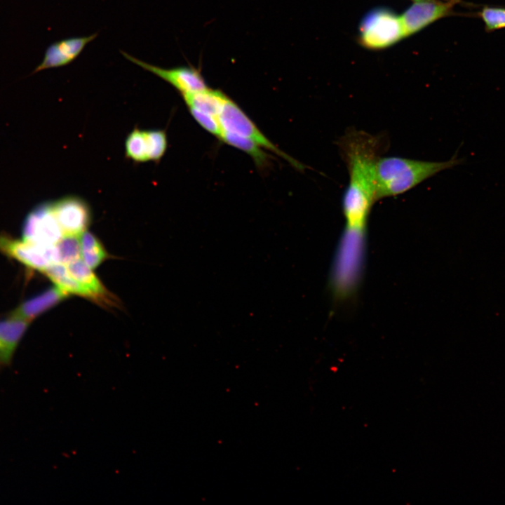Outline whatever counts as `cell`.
Segmentation results:
<instances>
[{"label":"cell","instance_id":"cell-1","mask_svg":"<svg viewBox=\"0 0 505 505\" xmlns=\"http://www.w3.org/2000/svg\"><path fill=\"white\" fill-rule=\"evenodd\" d=\"M337 144L349 173V183L342 198L345 228L367 231L368 216L377 201L375 166L384 140L381 135L349 129Z\"/></svg>","mask_w":505,"mask_h":505},{"label":"cell","instance_id":"cell-2","mask_svg":"<svg viewBox=\"0 0 505 505\" xmlns=\"http://www.w3.org/2000/svg\"><path fill=\"white\" fill-rule=\"evenodd\" d=\"M464 161L463 158H457V152L445 161L379 156L375 166L377 200L405 193L428 178Z\"/></svg>","mask_w":505,"mask_h":505},{"label":"cell","instance_id":"cell-3","mask_svg":"<svg viewBox=\"0 0 505 505\" xmlns=\"http://www.w3.org/2000/svg\"><path fill=\"white\" fill-rule=\"evenodd\" d=\"M367 231L344 229L332 262L330 285L334 297L343 300L356 292L363 269Z\"/></svg>","mask_w":505,"mask_h":505},{"label":"cell","instance_id":"cell-4","mask_svg":"<svg viewBox=\"0 0 505 505\" xmlns=\"http://www.w3.org/2000/svg\"><path fill=\"white\" fill-rule=\"evenodd\" d=\"M403 37L400 18L387 9L370 12L360 25V41L370 49L388 47Z\"/></svg>","mask_w":505,"mask_h":505},{"label":"cell","instance_id":"cell-5","mask_svg":"<svg viewBox=\"0 0 505 505\" xmlns=\"http://www.w3.org/2000/svg\"><path fill=\"white\" fill-rule=\"evenodd\" d=\"M218 119L222 130L246 137L262 147L269 149L282 157L297 169L303 170L304 168V165L273 144L229 97L224 103Z\"/></svg>","mask_w":505,"mask_h":505},{"label":"cell","instance_id":"cell-6","mask_svg":"<svg viewBox=\"0 0 505 505\" xmlns=\"http://www.w3.org/2000/svg\"><path fill=\"white\" fill-rule=\"evenodd\" d=\"M0 252L28 268L42 272L50 265L60 263L55 244L41 245L0 235Z\"/></svg>","mask_w":505,"mask_h":505},{"label":"cell","instance_id":"cell-7","mask_svg":"<svg viewBox=\"0 0 505 505\" xmlns=\"http://www.w3.org/2000/svg\"><path fill=\"white\" fill-rule=\"evenodd\" d=\"M63 236L55 218L52 203H43L34 208L22 225V239L41 245H55Z\"/></svg>","mask_w":505,"mask_h":505},{"label":"cell","instance_id":"cell-8","mask_svg":"<svg viewBox=\"0 0 505 505\" xmlns=\"http://www.w3.org/2000/svg\"><path fill=\"white\" fill-rule=\"evenodd\" d=\"M121 53L127 60L168 82L180 91L181 95L198 92L208 87L200 69L194 66H179L164 69L145 62L126 52Z\"/></svg>","mask_w":505,"mask_h":505},{"label":"cell","instance_id":"cell-9","mask_svg":"<svg viewBox=\"0 0 505 505\" xmlns=\"http://www.w3.org/2000/svg\"><path fill=\"white\" fill-rule=\"evenodd\" d=\"M458 0L417 1L400 17L404 37L415 34L434 21L450 15Z\"/></svg>","mask_w":505,"mask_h":505},{"label":"cell","instance_id":"cell-10","mask_svg":"<svg viewBox=\"0 0 505 505\" xmlns=\"http://www.w3.org/2000/svg\"><path fill=\"white\" fill-rule=\"evenodd\" d=\"M55 218L63 235H78L86 231L90 222L88 204L76 196H66L52 203Z\"/></svg>","mask_w":505,"mask_h":505},{"label":"cell","instance_id":"cell-11","mask_svg":"<svg viewBox=\"0 0 505 505\" xmlns=\"http://www.w3.org/2000/svg\"><path fill=\"white\" fill-rule=\"evenodd\" d=\"M97 36V34H93L87 36L71 37L51 43L46 48L41 62L36 67L34 73L70 64Z\"/></svg>","mask_w":505,"mask_h":505},{"label":"cell","instance_id":"cell-12","mask_svg":"<svg viewBox=\"0 0 505 505\" xmlns=\"http://www.w3.org/2000/svg\"><path fill=\"white\" fill-rule=\"evenodd\" d=\"M69 295L68 293L55 285L20 304L11 312L9 316L29 322V321L32 320L60 302Z\"/></svg>","mask_w":505,"mask_h":505},{"label":"cell","instance_id":"cell-13","mask_svg":"<svg viewBox=\"0 0 505 505\" xmlns=\"http://www.w3.org/2000/svg\"><path fill=\"white\" fill-rule=\"evenodd\" d=\"M28 324L27 321L11 316L0 321V364L10 363Z\"/></svg>","mask_w":505,"mask_h":505},{"label":"cell","instance_id":"cell-14","mask_svg":"<svg viewBox=\"0 0 505 505\" xmlns=\"http://www.w3.org/2000/svg\"><path fill=\"white\" fill-rule=\"evenodd\" d=\"M66 266L71 276L90 293L91 299L99 302L110 299L105 287L83 260L79 259Z\"/></svg>","mask_w":505,"mask_h":505},{"label":"cell","instance_id":"cell-15","mask_svg":"<svg viewBox=\"0 0 505 505\" xmlns=\"http://www.w3.org/2000/svg\"><path fill=\"white\" fill-rule=\"evenodd\" d=\"M182 96L189 108H194L217 117L229 97L221 90L209 87L198 92L182 94Z\"/></svg>","mask_w":505,"mask_h":505},{"label":"cell","instance_id":"cell-16","mask_svg":"<svg viewBox=\"0 0 505 505\" xmlns=\"http://www.w3.org/2000/svg\"><path fill=\"white\" fill-rule=\"evenodd\" d=\"M220 139L225 143L247 153L260 169L269 166L270 157L262 149V147L253 140L236 133L222 130Z\"/></svg>","mask_w":505,"mask_h":505},{"label":"cell","instance_id":"cell-17","mask_svg":"<svg viewBox=\"0 0 505 505\" xmlns=\"http://www.w3.org/2000/svg\"><path fill=\"white\" fill-rule=\"evenodd\" d=\"M55 284L65 292L91 299L90 293L69 274L67 267L62 263L50 265L43 271Z\"/></svg>","mask_w":505,"mask_h":505},{"label":"cell","instance_id":"cell-18","mask_svg":"<svg viewBox=\"0 0 505 505\" xmlns=\"http://www.w3.org/2000/svg\"><path fill=\"white\" fill-rule=\"evenodd\" d=\"M81 257L90 269L98 267L107 257L100 241L90 232L84 231L80 236Z\"/></svg>","mask_w":505,"mask_h":505},{"label":"cell","instance_id":"cell-19","mask_svg":"<svg viewBox=\"0 0 505 505\" xmlns=\"http://www.w3.org/2000/svg\"><path fill=\"white\" fill-rule=\"evenodd\" d=\"M126 155L137 163L149 161L144 130L134 128L125 142Z\"/></svg>","mask_w":505,"mask_h":505},{"label":"cell","instance_id":"cell-20","mask_svg":"<svg viewBox=\"0 0 505 505\" xmlns=\"http://www.w3.org/2000/svg\"><path fill=\"white\" fill-rule=\"evenodd\" d=\"M81 236V235H80ZM78 235H63L55 244L60 263L69 264L81 257L80 237Z\"/></svg>","mask_w":505,"mask_h":505},{"label":"cell","instance_id":"cell-21","mask_svg":"<svg viewBox=\"0 0 505 505\" xmlns=\"http://www.w3.org/2000/svg\"><path fill=\"white\" fill-rule=\"evenodd\" d=\"M149 159L158 162L167 149V137L164 130H144Z\"/></svg>","mask_w":505,"mask_h":505},{"label":"cell","instance_id":"cell-22","mask_svg":"<svg viewBox=\"0 0 505 505\" xmlns=\"http://www.w3.org/2000/svg\"><path fill=\"white\" fill-rule=\"evenodd\" d=\"M478 15L484 22L487 32L505 28V8L484 6Z\"/></svg>","mask_w":505,"mask_h":505},{"label":"cell","instance_id":"cell-23","mask_svg":"<svg viewBox=\"0 0 505 505\" xmlns=\"http://www.w3.org/2000/svg\"><path fill=\"white\" fill-rule=\"evenodd\" d=\"M190 113L196 122L206 130L218 138L222 133V128L217 116L199 111L194 108H189Z\"/></svg>","mask_w":505,"mask_h":505},{"label":"cell","instance_id":"cell-24","mask_svg":"<svg viewBox=\"0 0 505 505\" xmlns=\"http://www.w3.org/2000/svg\"><path fill=\"white\" fill-rule=\"evenodd\" d=\"M416 1H421V0H416Z\"/></svg>","mask_w":505,"mask_h":505}]
</instances>
